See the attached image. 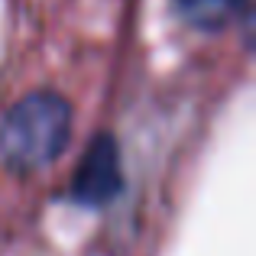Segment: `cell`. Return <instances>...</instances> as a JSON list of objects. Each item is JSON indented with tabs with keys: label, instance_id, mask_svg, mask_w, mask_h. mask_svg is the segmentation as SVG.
I'll return each instance as SVG.
<instances>
[{
	"label": "cell",
	"instance_id": "3957f363",
	"mask_svg": "<svg viewBox=\"0 0 256 256\" xmlns=\"http://www.w3.org/2000/svg\"><path fill=\"white\" fill-rule=\"evenodd\" d=\"M172 10L192 30L218 32L227 23H234L240 10H246V0H172Z\"/></svg>",
	"mask_w": 256,
	"mask_h": 256
},
{
	"label": "cell",
	"instance_id": "7a4b0ae2",
	"mask_svg": "<svg viewBox=\"0 0 256 256\" xmlns=\"http://www.w3.org/2000/svg\"><path fill=\"white\" fill-rule=\"evenodd\" d=\"M124 192V166H120V143L110 133H98L82 152L72 172L68 198L82 208H107Z\"/></svg>",
	"mask_w": 256,
	"mask_h": 256
},
{
	"label": "cell",
	"instance_id": "6da1fadb",
	"mask_svg": "<svg viewBox=\"0 0 256 256\" xmlns=\"http://www.w3.org/2000/svg\"><path fill=\"white\" fill-rule=\"evenodd\" d=\"M72 100L58 91H30L0 120V162L13 175H32L52 166L72 140Z\"/></svg>",
	"mask_w": 256,
	"mask_h": 256
}]
</instances>
